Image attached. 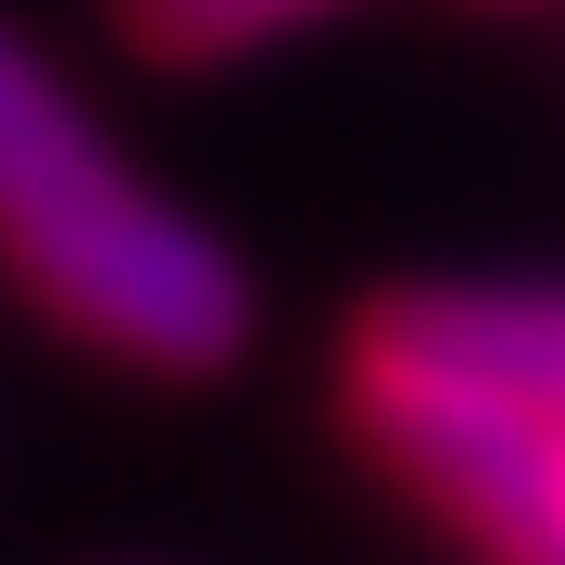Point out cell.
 <instances>
[{
	"instance_id": "obj_5",
	"label": "cell",
	"mask_w": 565,
	"mask_h": 565,
	"mask_svg": "<svg viewBox=\"0 0 565 565\" xmlns=\"http://www.w3.org/2000/svg\"><path fill=\"white\" fill-rule=\"evenodd\" d=\"M465 13H553V0H465Z\"/></svg>"
},
{
	"instance_id": "obj_1",
	"label": "cell",
	"mask_w": 565,
	"mask_h": 565,
	"mask_svg": "<svg viewBox=\"0 0 565 565\" xmlns=\"http://www.w3.org/2000/svg\"><path fill=\"white\" fill-rule=\"evenodd\" d=\"M0 289L51 340L163 390L252 364L264 327L252 264L114 151V126L63 88V63L13 13H0Z\"/></svg>"
},
{
	"instance_id": "obj_4",
	"label": "cell",
	"mask_w": 565,
	"mask_h": 565,
	"mask_svg": "<svg viewBox=\"0 0 565 565\" xmlns=\"http://www.w3.org/2000/svg\"><path fill=\"white\" fill-rule=\"evenodd\" d=\"M440 289H452L465 340H478L527 403L565 427V289H515V277H503V289H490V277H440Z\"/></svg>"
},
{
	"instance_id": "obj_2",
	"label": "cell",
	"mask_w": 565,
	"mask_h": 565,
	"mask_svg": "<svg viewBox=\"0 0 565 565\" xmlns=\"http://www.w3.org/2000/svg\"><path fill=\"white\" fill-rule=\"evenodd\" d=\"M340 427L478 565H565V427L465 340L440 277L340 315Z\"/></svg>"
},
{
	"instance_id": "obj_3",
	"label": "cell",
	"mask_w": 565,
	"mask_h": 565,
	"mask_svg": "<svg viewBox=\"0 0 565 565\" xmlns=\"http://www.w3.org/2000/svg\"><path fill=\"white\" fill-rule=\"evenodd\" d=\"M102 13H114V51L151 76H226V63H264L364 0H102Z\"/></svg>"
}]
</instances>
